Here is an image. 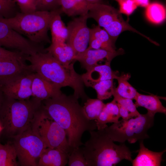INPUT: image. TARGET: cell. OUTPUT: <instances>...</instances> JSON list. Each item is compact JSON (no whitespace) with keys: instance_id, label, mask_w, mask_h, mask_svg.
<instances>
[{"instance_id":"1","label":"cell","mask_w":166,"mask_h":166,"mask_svg":"<svg viewBox=\"0 0 166 166\" xmlns=\"http://www.w3.org/2000/svg\"><path fill=\"white\" fill-rule=\"evenodd\" d=\"M41 107L49 117L65 130L69 145L72 149L83 144L81 138L84 133L97 128L95 120L86 116L78 99L73 94L63 93L41 102Z\"/></svg>"},{"instance_id":"2","label":"cell","mask_w":166,"mask_h":166,"mask_svg":"<svg viewBox=\"0 0 166 166\" xmlns=\"http://www.w3.org/2000/svg\"><path fill=\"white\" fill-rule=\"evenodd\" d=\"M26 59L30 62L34 72L49 82L60 89L71 87L74 90L73 95L78 99L86 101L89 98L85 92L81 75L74 70L75 62L69 66H64L46 51L27 56Z\"/></svg>"},{"instance_id":"3","label":"cell","mask_w":166,"mask_h":166,"mask_svg":"<svg viewBox=\"0 0 166 166\" xmlns=\"http://www.w3.org/2000/svg\"><path fill=\"white\" fill-rule=\"evenodd\" d=\"M82 148L88 166H115L125 159L131 163L132 152L124 143H114L104 129L91 131Z\"/></svg>"},{"instance_id":"4","label":"cell","mask_w":166,"mask_h":166,"mask_svg":"<svg viewBox=\"0 0 166 166\" xmlns=\"http://www.w3.org/2000/svg\"><path fill=\"white\" fill-rule=\"evenodd\" d=\"M41 102L32 97L29 99L19 100L5 96L0 109L2 132L12 138L27 130Z\"/></svg>"},{"instance_id":"5","label":"cell","mask_w":166,"mask_h":166,"mask_svg":"<svg viewBox=\"0 0 166 166\" xmlns=\"http://www.w3.org/2000/svg\"><path fill=\"white\" fill-rule=\"evenodd\" d=\"M58 9L51 11H35L27 13L18 12L9 18L0 17V20L26 36L31 42L43 45L44 43H51L48 32L52 18Z\"/></svg>"},{"instance_id":"6","label":"cell","mask_w":166,"mask_h":166,"mask_svg":"<svg viewBox=\"0 0 166 166\" xmlns=\"http://www.w3.org/2000/svg\"><path fill=\"white\" fill-rule=\"evenodd\" d=\"M155 115L147 112L134 118L122 119L104 129L113 141L134 143L149 138L147 132L153 125Z\"/></svg>"},{"instance_id":"7","label":"cell","mask_w":166,"mask_h":166,"mask_svg":"<svg viewBox=\"0 0 166 166\" xmlns=\"http://www.w3.org/2000/svg\"><path fill=\"white\" fill-rule=\"evenodd\" d=\"M30 128L47 147L68 154L71 151L65 129L53 120L41 106L36 112Z\"/></svg>"},{"instance_id":"8","label":"cell","mask_w":166,"mask_h":166,"mask_svg":"<svg viewBox=\"0 0 166 166\" xmlns=\"http://www.w3.org/2000/svg\"><path fill=\"white\" fill-rule=\"evenodd\" d=\"M88 8V18L94 19L99 26L103 27L115 43L119 35L127 30L136 33L151 41L150 38L131 26L128 21H125L119 10L114 7L99 2L89 3Z\"/></svg>"},{"instance_id":"9","label":"cell","mask_w":166,"mask_h":166,"mask_svg":"<svg viewBox=\"0 0 166 166\" xmlns=\"http://www.w3.org/2000/svg\"><path fill=\"white\" fill-rule=\"evenodd\" d=\"M12 139L19 165L38 166L40 156L47 147L30 128Z\"/></svg>"},{"instance_id":"10","label":"cell","mask_w":166,"mask_h":166,"mask_svg":"<svg viewBox=\"0 0 166 166\" xmlns=\"http://www.w3.org/2000/svg\"><path fill=\"white\" fill-rule=\"evenodd\" d=\"M0 46L29 56L45 52L43 45L35 44L0 20Z\"/></svg>"},{"instance_id":"11","label":"cell","mask_w":166,"mask_h":166,"mask_svg":"<svg viewBox=\"0 0 166 166\" xmlns=\"http://www.w3.org/2000/svg\"><path fill=\"white\" fill-rule=\"evenodd\" d=\"M87 14L80 16L69 22L67 26L68 36L66 43L73 49L75 56L84 51L88 47L90 28L87 25Z\"/></svg>"},{"instance_id":"12","label":"cell","mask_w":166,"mask_h":166,"mask_svg":"<svg viewBox=\"0 0 166 166\" xmlns=\"http://www.w3.org/2000/svg\"><path fill=\"white\" fill-rule=\"evenodd\" d=\"M34 73L17 77L4 83L0 88L7 97L19 100L29 99L32 96L31 85Z\"/></svg>"},{"instance_id":"13","label":"cell","mask_w":166,"mask_h":166,"mask_svg":"<svg viewBox=\"0 0 166 166\" xmlns=\"http://www.w3.org/2000/svg\"><path fill=\"white\" fill-rule=\"evenodd\" d=\"M124 53V51L121 48L114 52L102 49L87 48L83 52L75 56L73 59L79 61L82 67L87 71L97 65L99 61H111L116 57L123 55Z\"/></svg>"},{"instance_id":"14","label":"cell","mask_w":166,"mask_h":166,"mask_svg":"<svg viewBox=\"0 0 166 166\" xmlns=\"http://www.w3.org/2000/svg\"><path fill=\"white\" fill-rule=\"evenodd\" d=\"M24 59L16 58L0 59V86L17 77L34 72Z\"/></svg>"},{"instance_id":"15","label":"cell","mask_w":166,"mask_h":166,"mask_svg":"<svg viewBox=\"0 0 166 166\" xmlns=\"http://www.w3.org/2000/svg\"><path fill=\"white\" fill-rule=\"evenodd\" d=\"M111 62L107 61L103 64H98L81 75L84 85L87 87H91L94 84L101 81L117 79L118 72L112 70Z\"/></svg>"},{"instance_id":"16","label":"cell","mask_w":166,"mask_h":166,"mask_svg":"<svg viewBox=\"0 0 166 166\" xmlns=\"http://www.w3.org/2000/svg\"><path fill=\"white\" fill-rule=\"evenodd\" d=\"M32 96L42 101L57 96L62 92L61 89L34 73L32 80Z\"/></svg>"},{"instance_id":"17","label":"cell","mask_w":166,"mask_h":166,"mask_svg":"<svg viewBox=\"0 0 166 166\" xmlns=\"http://www.w3.org/2000/svg\"><path fill=\"white\" fill-rule=\"evenodd\" d=\"M140 149L138 154L132 162L133 166H160L162 156L166 150L157 152L152 151L146 148L143 140H139Z\"/></svg>"},{"instance_id":"18","label":"cell","mask_w":166,"mask_h":166,"mask_svg":"<svg viewBox=\"0 0 166 166\" xmlns=\"http://www.w3.org/2000/svg\"><path fill=\"white\" fill-rule=\"evenodd\" d=\"M45 49L64 66H69L75 61L73 59L74 52L66 43L51 42L50 45Z\"/></svg>"},{"instance_id":"19","label":"cell","mask_w":166,"mask_h":166,"mask_svg":"<svg viewBox=\"0 0 166 166\" xmlns=\"http://www.w3.org/2000/svg\"><path fill=\"white\" fill-rule=\"evenodd\" d=\"M69 154L58 150L46 148L38 162V166H64L68 163Z\"/></svg>"},{"instance_id":"20","label":"cell","mask_w":166,"mask_h":166,"mask_svg":"<svg viewBox=\"0 0 166 166\" xmlns=\"http://www.w3.org/2000/svg\"><path fill=\"white\" fill-rule=\"evenodd\" d=\"M120 116L117 103L114 100L105 105L97 119L95 120L98 130L105 128L108 123H117Z\"/></svg>"},{"instance_id":"21","label":"cell","mask_w":166,"mask_h":166,"mask_svg":"<svg viewBox=\"0 0 166 166\" xmlns=\"http://www.w3.org/2000/svg\"><path fill=\"white\" fill-rule=\"evenodd\" d=\"M134 100L136 107H142L146 108L148 112L154 114L157 113L166 114V108L162 105L159 98L156 95H146L137 92Z\"/></svg>"},{"instance_id":"22","label":"cell","mask_w":166,"mask_h":166,"mask_svg":"<svg viewBox=\"0 0 166 166\" xmlns=\"http://www.w3.org/2000/svg\"><path fill=\"white\" fill-rule=\"evenodd\" d=\"M62 13L61 8L58 9L51 20L49 26L51 36V42H65L68 36L67 26L61 19Z\"/></svg>"},{"instance_id":"23","label":"cell","mask_w":166,"mask_h":166,"mask_svg":"<svg viewBox=\"0 0 166 166\" xmlns=\"http://www.w3.org/2000/svg\"><path fill=\"white\" fill-rule=\"evenodd\" d=\"M62 13L69 17L85 15L88 12L89 3L85 0H58Z\"/></svg>"},{"instance_id":"24","label":"cell","mask_w":166,"mask_h":166,"mask_svg":"<svg viewBox=\"0 0 166 166\" xmlns=\"http://www.w3.org/2000/svg\"><path fill=\"white\" fill-rule=\"evenodd\" d=\"M17 155L12 141L3 144L0 141V166H18Z\"/></svg>"},{"instance_id":"25","label":"cell","mask_w":166,"mask_h":166,"mask_svg":"<svg viewBox=\"0 0 166 166\" xmlns=\"http://www.w3.org/2000/svg\"><path fill=\"white\" fill-rule=\"evenodd\" d=\"M131 77L128 73H122L117 79L118 85L115 90L118 94L121 97L132 100L134 99L137 92L128 82Z\"/></svg>"},{"instance_id":"26","label":"cell","mask_w":166,"mask_h":166,"mask_svg":"<svg viewBox=\"0 0 166 166\" xmlns=\"http://www.w3.org/2000/svg\"><path fill=\"white\" fill-rule=\"evenodd\" d=\"M145 15L147 19L150 22L155 24H160L166 19L165 8L158 2L149 3L146 7Z\"/></svg>"},{"instance_id":"27","label":"cell","mask_w":166,"mask_h":166,"mask_svg":"<svg viewBox=\"0 0 166 166\" xmlns=\"http://www.w3.org/2000/svg\"><path fill=\"white\" fill-rule=\"evenodd\" d=\"M90 29V34L99 41L101 45V49L112 52L117 50L115 43L105 30L101 29L98 25Z\"/></svg>"},{"instance_id":"28","label":"cell","mask_w":166,"mask_h":166,"mask_svg":"<svg viewBox=\"0 0 166 166\" xmlns=\"http://www.w3.org/2000/svg\"><path fill=\"white\" fill-rule=\"evenodd\" d=\"M102 100L98 99H88L83 107L85 114L90 120H96L105 105Z\"/></svg>"},{"instance_id":"29","label":"cell","mask_w":166,"mask_h":166,"mask_svg":"<svg viewBox=\"0 0 166 166\" xmlns=\"http://www.w3.org/2000/svg\"><path fill=\"white\" fill-rule=\"evenodd\" d=\"M96 91L97 99L103 100L113 96L115 86L113 79L103 80L94 84L92 86Z\"/></svg>"},{"instance_id":"30","label":"cell","mask_w":166,"mask_h":166,"mask_svg":"<svg viewBox=\"0 0 166 166\" xmlns=\"http://www.w3.org/2000/svg\"><path fill=\"white\" fill-rule=\"evenodd\" d=\"M69 166H88L82 148H73L69 153L68 162Z\"/></svg>"},{"instance_id":"31","label":"cell","mask_w":166,"mask_h":166,"mask_svg":"<svg viewBox=\"0 0 166 166\" xmlns=\"http://www.w3.org/2000/svg\"><path fill=\"white\" fill-rule=\"evenodd\" d=\"M18 12L14 0H0V17L9 18Z\"/></svg>"},{"instance_id":"32","label":"cell","mask_w":166,"mask_h":166,"mask_svg":"<svg viewBox=\"0 0 166 166\" xmlns=\"http://www.w3.org/2000/svg\"><path fill=\"white\" fill-rule=\"evenodd\" d=\"M113 96L114 97L113 99L128 110L133 117L140 115V114L137 110L136 107L132 100L121 97L116 92L115 88Z\"/></svg>"},{"instance_id":"33","label":"cell","mask_w":166,"mask_h":166,"mask_svg":"<svg viewBox=\"0 0 166 166\" xmlns=\"http://www.w3.org/2000/svg\"><path fill=\"white\" fill-rule=\"evenodd\" d=\"M18 6L20 12L27 13L36 11V0H14Z\"/></svg>"},{"instance_id":"34","label":"cell","mask_w":166,"mask_h":166,"mask_svg":"<svg viewBox=\"0 0 166 166\" xmlns=\"http://www.w3.org/2000/svg\"><path fill=\"white\" fill-rule=\"evenodd\" d=\"M118 2L120 12L128 16L131 15L137 7L133 0H120Z\"/></svg>"},{"instance_id":"35","label":"cell","mask_w":166,"mask_h":166,"mask_svg":"<svg viewBox=\"0 0 166 166\" xmlns=\"http://www.w3.org/2000/svg\"><path fill=\"white\" fill-rule=\"evenodd\" d=\"M26 56L20 52L9 50L0 46V59L16 58L26 60Z\"/></svg>"},{"instance_id":"36","label":"cell","mask_w":166,"mask_h":166,"mask_svg":"<svg viewBox=\"0 0 166 166\" xmlns=\"http://www.w3.org/2000/svg\"><path fill=\"white\" fill-rule=\"evenodd\" d=\"M60 8L58 0H41L37 11H51Z\"/></svg>"},{"instance_id":"37","label":"cell","mask_w":166,"mask_h":166,"mask_svg":"<svg viewBox=\"0 0 166 166\" xmlns=\"http://www.w3.org/2000/svg\"><path fill=\"white\" fill-rule=\"evenodd\" d=\"M119 108V114L120 117L122 119L125 120H128L133 118L132 117L130 112L124 107L117 103Z\"/></svg>"},{"instance_id":"38","label":"cell","mask_w":166,"mask_h":166,"mask_svg":"<svg viewBox=\"0 0 166 166\" xmlns=\"http://www.w3.org/2000/svg\"><path fill=\"white\" fill-rule=\"evenodd\" d=\"M137 6L146 7L149 4V0H133Z\"/></svg>"},{"instance_id":"39","label":"cell","mask_w":166,"mask_h":166,"mask_svg":"<svg viewBox=\"0 0 166 166\" xmlns=\"http://www.w3.org/2000/svg\"><path fill=\"white\" fill-rule=\"evenodd\" d=\"M5 97L4 94L0 88V109L4 101Z\"/></svg>"},{"instance_id":"40","label":"cell","mask_w":166,"mask_h":166,"mask_svg":"<svg viewBox=\"0 0 166 166\" xmlns=\"http://www.w3.org/2000/svg\"><path fill=\"white\" fill-rule=\"evenodd\" d=\"M89 3H95L100 2L101 0H85Z\"/></svg>"},{"instance_id":"41","label":"cell","mask_w":166,"mask_h":166,"mask_svg":"<svg viewBox=\"0 0 166 166\" xmlns=\"http://www.w3.org/2000/svg\"><path fill=\"white\" fill-rule=\"evenodd\" d=\"M41 0H36V11H37L40 6Z\"/></svg>"},{"instance_id":"42","label":"cell","mask_w":166,"mask_h":166,"mask_svg":"<svg viewBox=\"0 0 166 166\" xmlns=\"http://www.w3.org/2000/svg\"><path fill=\"white\" fill-rule=\"evenodd\" d=\"M0 127H1L0 125ZM1 128H0V133H1L2 131V129Z\"/></svg>"},{"instance_id":"43","label":"cell","mask_w":166,"mask_h":166,"mask_svg":"<svg viewBox=\"0 0 166 166\" xmlns=\"http://www.w3.org/2000/svg\"><path fill=\"white\" fill-rule=\"evenodd\" d=\"M115 0L117 2H118V1L120 0Z\"/></svg>"}]
</instances>
